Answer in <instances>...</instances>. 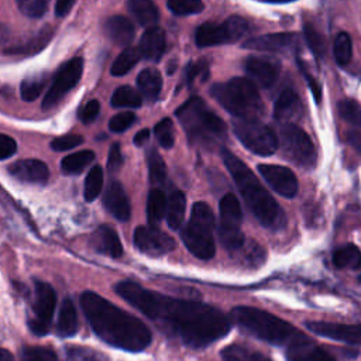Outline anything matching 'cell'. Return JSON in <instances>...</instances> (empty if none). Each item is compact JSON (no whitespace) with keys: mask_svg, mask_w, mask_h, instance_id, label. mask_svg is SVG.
<instances>
[{"mask_svg":"<svg viewBox=\"0 0 361 361\" xmlns=\"http://www.w3.org/2000/svg\"><path fill=\"white\" fill-rule=\"evenodd\" d=\"M116 292L148 319L192 348H203L230 331V320L219 309L190 299H176L149 290L133 281L116 285Z\"/></svg>","mask_w":361,"mask_h":361,"instance_id":"6da1fadb","label":"cell"},{"mask_svg":"<svg viewBox=\"0 0 361 361\" xmlns=\"http://www.w3.org/2000/svg\"><path fill=\"white\" fill-rule=\"evenodd\" d=\"M82 310L92 330L107 344L126 351H142L151 344L149 329L135 316L96 292L80 295Z\"/></svg>","mask_w":361,"mask_h":361,"instance_id":"7a4b0ae2","label":"cell"},{"mask_svg":"<svg viewBox=\"0 0 361 361\" xmlns=\"http://www.w3.org/2000/svg\"><path fill=\"white\" fill-rule=\"evenodd\" d=\"M223 161L231 173L245 204L255 219L267 228L278 230L285 224V214L276 200L259 183L252 171L234 154L223 149Z\"/></svg>","mask_w":361,"mask_h":361,"instance_id":"3957f363","label":"cell"},{"mask_svg":"<svg viewBox=\"0 0 361 361\" xmlns=\"http://www.w3.org/2000/svg\"><path fill=\"white\" fill-rule=\"evenodd\" d=\"M230 317L240 329L269 344L288 347L303 337V334L288 322L257 307L237 306L231 310Z\"/></svg>","mask_w":361,"mask_h":361,"instance_id":"277c9868","label":"cell"},{"mask_svg":"<svg viewBox=\"0 0 361 361\" xmlns=\"http://www.w3.org/2000/svg\"><path fill=\"white\" fill-rule=\"evenodd\" d=\"M176 117L192 144L210 147L226 137L224 121L197 96L186 100L176 110Z\"/></svg>","mask_w":361,"mask_h":361,"instance_id":"5b68a950","label":"cell"},{"mask_svg":"<svg viewBox=\"0 0 361 361\" xmlns=\"http://www.w3.org/2000/svg\"><path fill=\"white\" fill-rule=\"evenodd\" d=\"M210 93L228 113L240 120H257L264 110L257 86L245 78H233L226 83H216Z\"/></svg>","mask_w":361,"mask_h":361,"instance_id":"8992f818","label":"cell"},{"mask_svg":"<svg viewBox=\"0 0 361 361\" xmlns=\"http://www.w3.org/2000/svg\"><path fill=\"white\" fill-rule=\"evenodd\" d=\"M214 216L210 206L197 202L192 207L188 224L182 230V241L185 247L200 259H210L214 252Z\"/></svg>","mask_w":361,"mask_h":361,"instance_id":"52a82bcc","label":"cell"},{"mask_svg":"<svg viewBox=\"0 0 361 361\" xmlns=\"http://www.w3.org/2000/svg\"><path fill=\"white\" fill-rule=\"evenodd\" d=\"M278 147L283 157L303 168H312L316 162V149L310 137L296 124H283L279 131Z\"/></svg>","mask_w":361,"mask_h":361,"instance_id":"ba28073f","label":"cell"},{"mask_svg":"<svg viewBox=\"0 0 361 361\" xmlns=\"http://www.w3.org/2000/svg\"><path fill=\"white\" fill-rule=\"evenodd\" d=\"M233 130L241 144L251 152L268 157L278 149V138L274 131L258 120H237Z\"/></svg>","mask_w":361,"mask_h":361,"instance_id":"9c48e42d","label":"cell"},{"mask_svg":"<svg viewBox=\"0 0 361 361\" xmlns=\"http://www.w3.org/2000/svg\"><path fill=\"white\" fill-rule=\"evenodd\" d=\"M219 212V238L227 250L238 251L244 245V234L241 231L243 213L237 197L233 193L223 196Z\"/></svg>","mask_w":361,"mask_h":361,"instance_id":"30bf717a","label":"cell"},{"mask_svg":"<svg viewBox=\"0 0 361 361\" xmlns=\"http://www.w3.org/2000/svg\"><path fill=\"white\" fill-rule=\"evenodd\" d=\"M248 31V23L238 16H231L223 23H204L196 30V44L199 47H213L231 44L244 37Z\"/></svg>","mask_w":361,"mask_h":361,"instance_id":"8fae6325","label":"cell"},{"mask_svg":"<svg viewBox=\"0 0 361 361\" xmlns=\"http://www.w3.org/2000/svg\"><path fill=\"white\" fill-rule=\"evenodd\" d=\"M56 306V293L54 288L39 279L34 282V300L32 312L34 317L28 320V327L35 336H44L49 330L54 312Z\"/></svg>","mask_w":361,"mask_h":361,"instance_id":"7c38bea8","label":"cell"},{"mask_svg":"<svg viewBox=\"0 0 361 361\" xmlns=\"http://www.w3.org/2000/svg\"><path fill=\"white\" fill-rule=\"evenodd\" d=\"M82 71L83 59L79 56L69 59L63 66H61L42 100V109L49 110L55 107L62 100V97L78 85L82 76Z\"/></svg>","mask_w":361,"mask_h":361,"instance_id":"4fadbf2b","label":"cell"},{"mask_svg":"<svg viewBox=\"0 0 361 361\" xmlns=\"http://www.w3.org/2000/svg\"><path fill=\"white\" fill-rule=\"evenodd\" d=\"M134 245L149 257H159L172 251L175 241L155 226H140L134 231Z\"/></svg>","mask_w":361,"mask_h":361,"instance_id":"5bb4252c","label":"cell"},{"mask_svg":"<svg viewBox=\"0 0 361 361\" xmlns=\"http://www.w3.org/2000/svg\"><path fill=\"white\" fill-rule=\"evenodd\" d=\"M258 172L281 196L293 197L298 193V179L289 168L274 164H261L258 165Z\"/></svg>","mask_w":361,"mask_h":361,"instance_id":"9a60e30c","label":"cell"},{"mask_svg":"<svg viewBox=\"0 0 361 361\" xmlns=\"http://www.w3.org/2000/svg\"><path fill=\"white\" fill-rule=\"evenodd\" d=\"M306 327L314 334H319L336 341H344L347 344L361 345V324L307 322Z\"/></svg>","mask_w":361,"mask_h":361,"instance_id":"2e32d148","label":"cell"},{"mask_svg":"<svg viewBox=\"0 0 361 361\" xmlns=\"http://www.w3.org/2000/svg\"><path fill=\"white\" fill-rule=\"evenodd\" d=\"M298 45V35L292 32H275L247 39L243 47L264 52H288Z\"/></svg>","mask_w":361,"mask_h":361,"instance_id":"e0dca14e","label":"cell"},{"mask_svg":"<svg viewBox=\"0 0 361 361\" xmlns=\"http://www.w3.org/2000/svg\"><path fill=\"white\" fill-rule=\"evenodd\" d=\"M281 66L275 59L261 56H248L245 61V72L262 87H269L278 79Z\"/></svg>","mask_w":361,"mask_h":361,"instance_id":"ac0fdd59","label":"cell"},{"mask_svg":"<svg viewBox=\"0 0 361 361\" xmlns=\"http://www.w3.org/2000/svg\"><path fill=\"white\" fill-rule=\"evenodd\" d=\"M103 204L106 210L120 221H127L131 216V207L127 193L121 183L117 180L109 183L103 195Z\"/></svg>","mask_w":361,"mask_h":361,"instance_id":"d6986e66","label":"cell"},{"mask_svg":"<svg viewBox=\"0 0 361 361\" xmlns=\"http://www.w3.org/2000/svg\"><path fill=\"white\" fill-rule=\"evenodd\" d=\"M288 361H336V358L314 344L307 337H302L286 347Z\"/></svg>","mask_w":361,"mask_h":361,"instance_id":"ffe728a7","label":"cell"},{"mask_svg":"<svg viewBox=\"0 0 361 361\" xmlns=\"http://www.w3.org/2000/svg\"><path fill=\"white\" fill-rule=\"evenodd\" d=\"M8 172L14 178L23 180V182H28V183L44 185L49 178L48 166L39 159L17 161L8 166Z\"/></svg>","mask_w":361,"mask_h":361,"instance_id":"44dd1931","label":"cell"},{"mask_svg":"<svg viewBox=\"0 0 361 361\" xmlns=\"http://www.w3.org/2000/svg\"><path fill=\"white\" fill-rule=\"evenodd\" d=\"M302 113V102L299 96L290 89L283 90L274 104V117L283 124H295Z\"/></svg>","mask_w":361,"mask_h":361,"instance_id":"7402d4cb","label":"cell"},{"mask_svg":"<svg viewBox=\"0 0 361 361\" xmlns=\"http://www.w3.org/2000/svg\"><path fill=\"white\" fill-rule=\"evenodd\" d=\"M90 244L94 251L110 258H120L123 255V245L114 228L110 226H100L90 237Z\"/></svg>","mask_w":361,"mask_h":361,"instance_id":"603a6c76","label":"cell"},{"mask_svg":"<svg viewBox=\"0 0 361 361\" xmlns=\"http://www.w3.org/2000/svg\"><path fill=\"white\" fill-rule=\"evenodd\" d=\"M138 49L141 52V56L158 62L165 51V32L159 27H151L147 28V31L142 34Z\"/></svg>","mask_w":361,"mask_h":361,"instance_id":"cb8c5ba5","label":"cell"},{"mask_svg":"<svg viewBox=\"0 0 361 361\" xmlns=\"http://www.w3.org/2000/svg\"><path fill=\"white\" fill-rule=\"evenodd\" d=\"M107 37L117 45H128L134 37V25L123 16H113L104 24Z\"/></svg>","mask_w":361,"mask_h":361,"instance_id":"d4e9b609","label":"cell"},{"mask_svg":"<svg viewBox=\"0 0 361 361\" xmlns=\"http://www.w3.org/2000/svg\"><path fill=\"white\" fill-rule=\"evenodd\" d=\"M137 86L142 99L148 102L157 100L162 87L161 73L154 68H145L137 76Z\"/></svg>","mask_w":361,"mask_h":361,"instance_id":"484cf974","label":"cell"},{"mask_svg":"<svg viewBox=\"0 0 361 361\" xmlns=\"http://www.w3.org/2000/svg\"><path fill=\"white\" fill-rule=\"evenodd\" d=\"M79 327L78 313L75 305L71 299H65L61 305L58 322H56V333L59 337H71L76 334Z\"/></svg>","mask_w":361,"mask_h":361,"instance_id":"4316f807","label":"cell"},{"mask_svg":"<svg viewBox=\"0 0 361 361\" xmlns=\"http://www.w3.org/2000/svg\"><path fill=\"white\" fill-rule=\"evenodd\" d=\"M128 11L138 24L151 28L158 21V8L152 0H128Z\"/></svg>","mask_w":361,"mask_h":361,"instance_id":"83f0119b","label":"cell"},{"mask_svg":"<svg viewBox=\"0 0 361 361\" xmlns=\"http://www.w3.org/2000/svg\"><path fill=\"white\" fill-rule=\"evenodd\" d=\"M52 31L49 27H45L35 35L30 37L27 41L16 42L13 44L6 54H23V55H31L35 52H39L51 39Z\"/></svg>","mask_w":361,"mask_h":361,"instance_id":"f1b7e54d","label":"cell"},{"mask_svg":"<svg viewBox=\"0 0 361 361\" xmlns=\"http://www.w3.org/2000/svg\"><path fill=\"white\" fill-rule=\"evenodd\" d=\"M186 209V199L180 190H173L166 202V223L171 228L176 230L180 227Z\"/></svg>","mask_w":361,"mask_h":361,"instance_id":"f546056e","label":"cell"},{"mask_svg":"<svg viewBox=\"0 0 361 361\" xmlns=\"http://www.w3.org/2000/svg\"><path fill=\"white\" fill-rule=\"evenodd\" d=\"M223 361H271L267 355L241 344H231L221 350Z\"/></svg>","mask_w":361,"mask_h":361,"instance_id":"4dcf8cb0","label":"cell"},{"mask_svg":"<svg viewBox=\"0 0 361 361\" xmlns=\"http://www.w3.org/2000/svg\"><path fill=\"white\" fill-rule=\"evenodd\" d=\"M166 197L161 189H151L147 200V217L151 226L158 224L166 213Z\"/></svg>","mask_w":361,"mask_h":361,"instance_id":"1f68e13d","label":"cell"},{"mask_svg":"<svg viewBox=\"0 0 361 361\" xmlns=\"http://www.w3.org/2000/svg\"><path fill=\"white\" fill-rule=\"evenodd\" d=\"M93 161H94V152L93 151H90V149L78 151L75 154L66 155L61 161V168L65 173L76 175V173H80Z\"/></svg>","mask_w":361,"mask_h":361,"instance_id":"d6a6232c","label":"cell"},{"mask_svg":"<svg viewBox=\"0 0 361 361\" xmlns=\"http://www.w3.org/2000/svg\"><path fill=\"white\" fill-rule=\"evenodd\" d=\"M141 56V52L138 49V47H127L113 62L111 65V75L113 76H123L126 75L127 72H130L135 63L140 61Z\"/></svg>","mask_w":361,"mask_h":361,"instance_id":"836d02e7","label":"cell"},{"mask_svg":"<svg viewBox=\"0 0 361 361\" xmlns=\"http://www.w3.org/2000/svg\"><path fill=\"white\" fill-rule=\"evenodd\" d=\"M333 262L338 268L358 269L361 267V252L355 245L345 244L334 251Z\"/></svg>","mask_w":361,"mask_h":361,"instance_id":"e575fe53","label":"cell"},{"mask_svg":"<svg viewBox=\"0 0 361 361\" xmlns=\"http://www.w3.org/2000/svg\"><path fill=\"white\" fill-rule=\"evenodd\" d=\"M48 79H49V76L45 72L35 73L32 76L25 78L20 86V93H21L23 100H25V102L35 100L39 96V93L44 90L45 85L48 83Z\"/></svg>","mask_w":361,"mask_h":361,"instance_id":"d590c367","label":"cell"},{"mask_svg":"<svg viewBox=\"0 0 361 361\" xmlns=\"http://www.w3.org/2000/svg\"><path fill=\"white\" fill-rule=\"evenodd\" d=\"M141 94L130 86H120L114 90L111 96V104L114 107H133L137 109L141 106Z\"/></svg>","mask_w":361,"mask_h":361,"instance_id":"8d00e7d4","label":"cell"},{"mask_svg":"<svg viewBox=\"0 0 361 361\" xmlns=\"http://www.w3.org/2000/svg\"><path fill=\"white\" fill-rule=\"evenodd\" d=\"M103 188V169L96 165L93 166L86 179H85V189H83V196L86 202H93L102 192Z\"/></svg>","mask_w":361,"mask_h":361,"instance_id":"74e56055","label":"cell"},{"mask_svg":"<svg viewBox=\"0 0 361 361\" xmlns=\"http://www.w3.org/2000/svg\"><path fill=\"white\" fill-rule=\"evenodd\" d=\"M66 361H110L104 354L89 347L82 345H66L65 348Z\"/></svg>","mask_w":361,"mask_h":361,"instance_id":"f35d334b","label":"cell"},{"mask_svg":"<svg viewBox=\"0 0 361 361\" xmlns=\"http://www.w3.org/2000/svg\"><path fill=\"white\" fill-rule=\"evenodd\" d=\"M147 162H148L149 180L155 185L162 183L166 179V165L162 157L157 152V149H149L147 152Z\"/></svg>","mask_w":361,"mask_h":361,"instance_id":"ab89813d","label":"cell"},{"mask_svg":"<svg viewBox=\"0 0 361 361\" xmlns=\"http://www.w3.org/2000/svg\"><path fill=\"white\" fill-rule=\"evenodd\" d=\"M353 56L351 38L345 32H340L334 39V58L338 65H347Z\"/></svg>","mask_w":361,"mask_h":361,"instance_id":"60d3db41","label":"cell"},{"mask_svg":"<svg viewBox=\"0 0 361 361\" xmlns=\"http://www.w3.org/2000/svg\"><path fill=\"white\" fill-rule=\"evenodd\" d=\"M21 361H58L52 348L42 345H25L21 350Z\"/></svg>","mask_w":361,"mask_h":361,"instance_id":"b9f144b4","label":"cell"},{"mask_svg":"<svg viewBox=\"0 0 361 361\" xmlns=\"http://www.w3.org/2000/svg\"><path fill=\"white\" fill-rule=\"evenodd\" d=\"M203 7L202 0H168V8L176 16L197 14Z\"/></svg>","mask_w":361,"mask_h":361,"instance_id":"7bdbcfd3","label":"cell"},{"mask_svg":"<svg viewBox=\"0 0 361 361\" xmlns=\"http://www.w3.org/2000/svg\"><path fill=\"white\" fill-rule=\"evenodd\" d=\"M154 134L159 145L165 149H169L173 147L175 138H173V124L171 118H164L161 120L155 127H154Z\"/></svg>","mask_w":361,"mask_h":361,"instance_id":"ee69618b","label":"cell"},{"mask_svg":"<svg viewBox=\"0 0 361 361\" xmlns=\"http://www.w3.org/2000/svg\"><path fill=\"white\" fill-rule=\"evenodd\" d=\"M20 11L31 18L42 17L48 8L49 0H16Z\"/></svg>","mask_w":361,"mask_h":361,"instance_id":"f6af8a7d","label":"cell"},{"mask_svg":"<svg viewBox=\"0 0 361 361\" xmlns=\"http://www.w3.org/2000/svg\"><path fill=\"white\" fill-rule=\"evenodd\" d=\"M303 34H305L306 42H307L309 48L312 49V52L314 54V56L322 58L324 55V39L319 34V31L314 27H312L310 24H305Z\"/></svg>","mask_w":361,"mask_h":361,"instance_id":"bcb514c9","label":"cell"},{"mask_svg":"<svg viewBox=\"0 0 361 361\" xmlns=\"http://www.w3.org/2000/svg\"><path fill=\"white\" fill-rule=\"evenodd\" d=\"M340 116L350 123H361V107L354 100H341L337 104Z\"/></svg>","mask_w":361,"mask_h":361,"instance_id":"7dc6e473","label":"cell"},{"mask_svg":"<svg viewBox=\"0 0 361 361\" xmlns=\"http://www.w3.org/2000/svg\"><path fill=\"white\" fill-rule=\"evenodd\" d=\"M209 75V65L206 61L190 62L185 69V80L188 85H192L197 78L206 79Z\"/></svg>","mask_w":361,"mask_h":361,"instance_id":"c3c4849f","label":"cell"},{"mask_svg":"<svg viewBox=\"0 0 361 361\" xmlns=\"http://www.w3.org/2000/svg\"><path fill=\"white\" fill-rule=\"evenodd\" d=\"M83 142V137L78 135V134H66V135H61L56 137L52 142H51V148L54 151H69L78 145H80Z\"/></svg>","mask_w":361,"mask_h":361,"instance_id":"681fc988","label":"cell"},{"mask_svg":"<svg viewBox=\"0 0 361 361\" xmlns=\"http://www.w3.org/2000/svg\"><path fill=\"white\" fill-rule=\"evenodd\" d=\"M134 120H135L134 113L123 111V113H118L111 117V120L109 123V128L113 133H123L134 123Z\"/></svg>","mask_w":361,"mask_h":361,"instance_id":"f907efd6","label":"cell"},{"mask_svg":"<svg viewBox=\"0 0 361 361\" xmlns=\"http://www.w3.org/2000/svg\"><path fill=\"white\" fill-rule=\"evenodd\" d=\"M99 111H100V103L97 100H89L87 103H85L80 110H79V118L89 124L92 121L96 120V117L99 116Z\"/></svg>","mask_w":361,"mask_h":361,"instance_id":"816d5d0a","label":"cell"},{"mask_svg":"<svg viewBox=\"0 0 361 361\" xmlns=\"http://www.w3.org/2000/svg\"><path fill=\"white\" fill-rule=\"evenodd\" d=\"M123 165V154L118 142H114L110 148L109 158H107V169L110 172H117Z\"/></svg>","mask_w":361,"mask_h":361,"instance_id":"f5cc1de1","label":"cell"},{"mask_svg":"<svg viewBox=\"0 0 361 361\" xmlns=\"http://www.w3.org/2000/svg\"><path fill=\"white\" fill-rule=\"evenodd\" d=\"M16 151H17L16 141L6 134H0V159L10 158L11 155L16 154Z\"/></svg>","mask_w":361,"mask_h":361,"instance_id":"db71d44e","label":"cell"},{"mask_svg":"<svg viewBox=\"0 0 361 361\" xmlns=\"http://www.w3.org/2000/svg\"><path fill=\"white\" fill-rule=\"evenodd\" d=\"M298 62H299V66H300V71H302V73H303L305 79H306V80H307V83H309V87H310V90H312V93H313V96H314L316 102L319 103V102H320V99H322V89H320L319 83H317V82L310 76V73L303 68L302 62H300V61H298Z\"/></svg>","mask_w":361,"mask_h":361,"instance_id":"11a10c76","label":"cell"},{"mask_svg":"<svg viewBox=\"0 0 361 361\" xmlns=\"http://www.w3.org/2000/svg\"><path fill=\"white\" fill-rule=\"evenodd\" d=\"M10 41H11V35H10L8 28L6 25L0 24V51L7 52V49L13 45Z\"/></svg>","mask_w":361,"mask_h":361,"instance_id":"9f6ffc18","label":"cell"},{"mask_svg":"<svg viewBox=\"0 0 361 361\" xmlns=\"http://www.w3.org/2000/svg\"><path fill=\"white\" fill-rule=\"evenodd\" d=\"M73 3H75V0H56V6H55L56 16L65 17L71 11Z\"/></svg>","mask_w":361,"mask_h":361,"instance_id":"6f0895ef","label":"cell"},{"mask_svg":"<svg viewBox=\"0 0 361 361\" xmlns=\"http://www.w3.org/2000/svg\"><path fill=\"white\" fill-rule=\"evenodd\" d=\"M149 138V130L148 128H144L141 131H138L135 135H134V144L137 147H141L142 144H145Z\"/></svg>","mask_w":361,"mask_h":361,"instance_id":"680465c9","label":"cell"},{"mask_svg":"<svg viewBox=\"0 0 361 361\" xmlns=\"http://www.w3.org/2000/svg\"><path fill=\"white\" fill-rule=\"evenodd\" d=\"M0 361H16V360L8 350L0 348Z\"/></svg>","mask_w":361,"mask_h":361,"instance_id":"91938a15","label":"cell"},{"mask_svg":"<svg viewBox=\"0 0 361 361\" xmlns=\"http://www.w3.org/2000/svg\"><path fill=\"white\" fill-rule=\"evenodd\" d=\"M267 3H289V1H295V0H262Z\"/></svg>","mask_w":361,"mask_h":361,"instance_id":"94428289","label":"cell"},{"mask_svg":"<svg viewBox=\"0 0 361 361\" xmlns=\"http://www.w3.org/2000/svg\"><path fill=\"white\" fill-rule=\"evenodd\" d=\"M358 279H360V282H361V276H360V278H358Z\"/></svg>","mask_w":361,"mask_h":361,"instance_id":"6125c7cd","label":"cell"}]
</instances>
